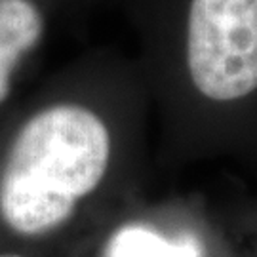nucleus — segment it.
Segmentation results:
<instances>
[{"mask_svg":"<svg viewBox=\"0 0 257 257\" xmlns=\"http://www.w3.org/2000/svg\"><path fill=\"white\" fill-rule=\"evenodd\" d=\"M110 257H194L191 246H175L143 229L124 230L116 236Z\"/></svg>","mask_w":257,"mask_h":257,"instance_id":"4","label":"nucleus"},{"mask_svg":"<svg viewBox=\"0 0 257 257\" xmlns=\"http://www.w3.org/2000/svg\"><path fill=\"white\" fill-rule=\"evenodd\" d=\"M185 65L193 88L211 103L257 92V0H191Z\"/></svg>","mask_w":257,"mask_h":257,"instance_id":"2","label":"nucleus"},{"mask_svg":"<svg viewBox=\"0 0 257 257\" xmlns=\"http://www.w3.org/2000/svg\"><path fill=\"white\" fill-rule=\"evenodd\" d=\"M44 27L35 0H0V105L10 97L16 69L38 46Z\"/></svg>","mask_w":257,"mask_h":257,"instance_id":"3","label":"nucleus"},{"mask_svg":"<svg viewBox=\"0 0 257 257\" xmlns=\"http://www.w3.org/2000/svg\"><path fill=\"white\" fill-rule=\"evenodd\" d=\"M112 134L84 103H54L31 114L0 164V221L19 238L61 229L103 183Z\"/></svg>","mask_w":257,"mask_h":257,"instance_id":"1","label":"nucleus"},{"mask_svg":"<svg viewBox=\"0 0 257 257\" xmlns=\"http://www.w3.org/2000/svg\"><path fill=\"white\" fill-rule=\"evenodd\" d=\"M0 257H29V255L19 253V251H0Z\"/></svg>","mask_w":257,"mask_h":257,"instance_id":"5","label":"nucleus"}]
</instances>
